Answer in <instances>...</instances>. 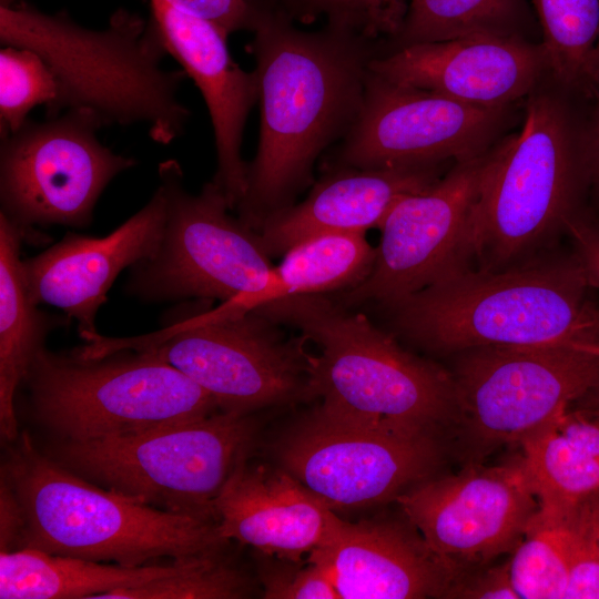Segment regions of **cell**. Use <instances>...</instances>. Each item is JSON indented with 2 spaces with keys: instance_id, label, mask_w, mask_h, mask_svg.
<instances>
[{
  "instance_id": "6da1fadb",
  "label": "cell",
  "mask_w": 599,
  "mask_h": 599,
  "mask_svg": "<svg viewBox=\"0 0 599 599\" xmlns=\"http://www.w3.org/2000/svg\"><path fill=\"white\" fill-rule=\"evenodd\" d=\"M382 48V40L327 23L298 29L287 14L253 33L245 49L255 61L260 136L235 209L246 226L257 231L312 182L317 158L354 125Z\"/></svg>"
},
{
  "instance_id": "7a4b0ae2",
  "label": "cell",
  "mask_w": 599,
  "mask_h": 599,
  "mask_svg": "<svg viewBox=\"0 0 599 599\" xmlns=\"http://www.w3.org/2000/svg\"><path fill=\"white\" fill-rule=\"evenodd\" d=\"M0 43L34 50L52 70L58 99L45 118L90 111L104 126L142 124L163 145L186 128L191 113L177 97L186 73L161 67L167 52L151 19L121 8L90 29L65 11L0 6Z\"/></svg>"
},
{
  "instance_id": "3957f363",
  "label": "cell",
  "mask_w": 599,
  "mask_h": 599,
  "mask_svg": "<svg viewBox=\"0 0 599 599\" xmlns=\"http://www.w3.org/2000/svg\"><path fill=\"white\" fill-rule=\"evenodd\" d=\"M590 287L577 260L460 267L385 308L395 328L434 351L571 347L599 343V305Z\"/></svg>"
},
{
  "instance_id": "277c9868",
  "label": "cell",
  "mask_w": 599,
  "mask_h": 599,
  "mask_svg": "<svg viewBox=\"0 0 599 599\" xmlns=\"http://www.w3.org/2000/svg\"><path fill=\"white\" fill-rule=\"evenodd\" d=\"M14 441L1 466V480L21 514L14 550L135 567L194 557L227 542L216 521L99 486L41 453L27 433Z\"/></svg>"
},
{
  "instance_id": "5b68a950",
  "label": "cell",
  "mask_w": 599,
  "mask_h": 599,
  "mask_svg": "<svg viewBox=\"0 0 599 599\" xmlns=\"http://www.w3.org/2000/svg\"><path fill=\"white\" fill-rule=\"evenodd\" d=\"M254 311L314 343V390L349 419L435 433L456 416L453 376L404 351L363 313L328 295L286 296Z\"/></svg>"
},
{
  "instance_id": "8992f818",
  "label": "cell",
  "mask_w": 599,
  "mask_h": 599,
  "mask_svg": "<svg viewBox=\"0 0 599 599\" xmlns=\"http://www.w3.org/2000/svg\"><path fill=\"white\" fill-rule=\"evenodd\" d=\"M537 88L520 131L496 145L468 220L465 266L516 265L570 220L583 139L558 95Z\"/></svg>"
},
{
  "instance_id": "52a82bcc",
  "label": "cell",
  "mask_w": 599,
  "mask_h": 599,
  "mask_svg": "<svg viewBox=\"0 0 599 599\" xmlns=\"http://www.w3.org/2000/svg\"><path fill=\"white\" fill-rule=\"evenodd\" d=\"M210 300L171 311L151 334L111 338L95 334L89 355L116 349L149 352L177 368L215 400L219 410L240 415L315 396V355L304 336L287 337L256 311L230 313Z\"/></svg>"
},
{
  "instance_id": "ba28073f",
  "label": "cell",
  "mask_w": 599,
  "mask_h": 599,
  "mask_svg": "<svg viewBox=\"0 0 599 599\" xmlns=\"http://www.w3.org/2000/svg\"><path fill=\"white\" fill-rule=\"evenodd\" d=\"M35 420L58 441H91L196 420L219 410L195 382L149 352L35 354L23 379Z\"/></svg>"
},
{
  "instance_id": "9c48e42d",
  "label": "cell",
  "mask_w": 599,
  "mask_h": 599,
  "mask_svg": "<svg viewBox=\"0 0 599 599\" xmlns=\"http://www.w3.org/2000/svg\"><path fill=\"white\" fill-rule=\"evenodd\" d=\"M253 436L251 415L217 410L122 437L57 441L48 455L104 488L217 522L214 501Z\"/></svg>"
},
{
  "instance_id": "30bf717a",
  "label": "cell",
  "mask_w": 599,
  "mask_h": 599,
  "mask_svg": "<svg viewBox=\"0 0 599 599\" xmlns=\"http://www.w3.org/2000/svg\"><path fill=\"white\" fill-rule=\"evenodd\" d=\"M158 175L166 204L162 241L130 268L124 292L146 303L219 300L231 313L251 312L273 271L257 232L230 214L213 180L190 193L174 159L161 162Z\"/></svg>"
},
{
  "instance_id": "8fae6325",
  "label": "cell",
  "mask_w": 599,
  "mask_h": 599,
  "mask_svg": "<svg viewBox=\"0 0 599 599\" xmlns=\"http://www.w3.org/2000/svg\"><path fill=\"white\" fill-rule=\"evenodd\" d=\"M92 112L68 110L0 136V214L31 236L34 226L87 227L110 182L133 167L98 136Z\"/></svg>"
},
{
  "instance_id": "7c38bea8",
  "label": "cell",
  "mask_w": 599,
  "mask_h": 599,
  "mask_svg": "<svg viewBox=\"0 0 599 599\" xmlns=\"http://www.w3.org/2000/svg\"><path fill=\"white\" fill-rule=\"evenodd\" d=\"M434 433L334 415L318 405L282 438L285 470L329 509L397 497L439 461Z\"/></svg>"
},
{
  "instance_id": "4fadbf2b",
  "label": "cell",
  "mask_w": 599,
  "mask_h": 599,
  "mask_svg": "<svg viewBox=\"0 0 599 599\" xmlns=\"http://www.w3.org/2000/svg\"><path fill=\"white\" fill-rule=\"evenodd\" d=\"M456 416L486 445L519 443L599 387V356L567 346L466 351L453 376Z\"/></svg>"
},
{
  "instance_id": "5bb4252c",
  "label": "cell",
  "mask_w": 599,
  "mask_h": 599,
  "mask_svg": "<svg viewBox=\"0 0 599 599\" xmlns=\"http://www.w3.org/2000/svg\"><path fill=\"white\" fill-rule=\"evenodd\" d=\"M509 111L392 83L369 68L361 112L332 166L398 169L461 161L501 140Z\"/></svg>"
},
{
  "instance_id": "9a60e30c",
  "label": "cell",
  "mask_w": 599,
  "mask_h": 599,
  "mask_svg": "<svg viewBox=\"0 0 599 599\" xmlns=\"http://www.w3.org/2000/svg\"><path fill=\"white\" fill-rule=\"evenodd\" d=\"M497 143L456 161L426 191L400 197L379 227L382 238L368 276L352 288L327 295L348 308L367 303L387 307L465 267L468 220Z\"/></svg>"
},
{
  "instance_id": "2e32d148",
  "label": "cell",
  "mask_w": 599,
  "mask_h": 599,
  "mask_svg": "<svg viewBox=\"0 0 599 599\" xmlns=\"http://www.w3.org/2000/svg\"><path fill=\"white\" fill-rule=\"evenodd\" d=\"M396 500L454 580L516 546L539 508L522 457L423 480Z\"/></svg>"
},
{
  "instance_id": "e0dca14e",
  "label": "cell",
  "mask_w": 599,
  "mask_h": 599,
  "mask_svg": "<svg viewBox=\"0 0 599 599\" xmlns=\"http://www.w3.org/2000/svg\"><path fill=\"white\" fill-rule=\"evenodd\" d=\"M369 68L392 83L502 108L538 87L548 61L541 44L522 37L477 34L397 48L375 57Z\"/></svg>"
},
{
  "instance_id": "ac0fdd59",
  "label": "cell",
  "mask_w": 599,
  "mask_h": 599,
  "mask_svg": "<svg viewBox=\"0 0 599 599\" xmlns=\"http://www.w3.org/2000/svg\"><path fill=\"white\" fill-rule=\"evenodd\" d=\"M166 204L158 186L149 202L105 236L68 233L40 254L22 260L27 292L74 319L80 336L97 334L95 317L118 275L151 257L162 241Z\"/></svg>"
},
{
  "instance_id": "d6986e66",
  "label": "cell",
  "mask_w": 599,
  "mask_h": 599,
  "mask_svg": "<svg viewBox=\"0 0 599 599\" xmlns=\"http://www.w3.org/2000/svg\"><path fill=\"white\" fill-rule=\"evenodd\" d=\"M151 20L164 44L200 90L213 126L216 173L233 210L244 196L247 164L242 159L248 114L258 102L255 71H245L231 55L229 35L215 24L167 0H150Z\"/></svg>"
},
{
  "instance_id": "ffe728a7",
  "label": "cell",
  "mask_w": 599,
  "mask_h": 599,
  "mask_svg": "<svg viewBox=\"0 0 599 599\" xmlns=\"http://www.w3.org/2000/svg\"><path fill=\"white\" fill-rule=\"evenodd\" d=\"M311 554L328 565L339 599L445 598L454 581L420 536L388 521L349 522L333 514Z\"/></svg>"
},
{
  "instance_id": "44dd1931",
  "label": "cell",
  "mask_w": 599,
  "mask_h": 599,
  "mask_svg": "<svg viewBox=\"0 0 599 599\" xmlns=\"http://www.w3.org/2000/svg\"><path fill=\"white\" fill-rule=\"evenodd\" d=\"M214 508L223 540L295 562L324 541L334 514L284 468L251 465L247 458L233 469Z\"/></svg>"
},
{
  "instance_id": "7402d4cb",
  "label": "cell",
  "mask_w": 599,
  "mask_h": 599,
  "mask_svg": "<svg viewBox=\"0 0 599 599\" xmlns=\"http://www.w3.org/2000/svg\"><path fill=\"white\" fill-rule=\"evenodd\" d=\"M438 166L332 169L304 201L266 219L256 231L258 240L271 257L319 234L379 229L400 197L424 192L440 179Z\"/></svg>"
},
{
  "instance_id": "603a6c76",
  "label": "cell",
  "mask_w": 599,
  "mask_h": 599,
  "mask_svg": "<svg viewBox=\"0 0 599 599\" xmlns=\"http://www.w3.org/2000/svg\"><path fill=\"white\" fill-rule=\"evenodd\" d=\"M539 509L564 515L599 491V419L561 413L520 441Z\"/></svg>"
},
{
  "instance_id": "cb8c5ba5",
  "label": "cell",
  "mask_w": 599,
  "mask_h": 599,
  "mask_svg": "<svg viewBox=\"0 0 599 599\" xmlns=\"http://www.w3.org/2000/svg\"><path fill=\"white\" fill-rule=\"evenodd\" d=\"M197 556L131 567L28 548L0 551V599H99L174 575Z\"/></svg>"
},
{
  "instance_id": "d4e9b609",
  "label": "cell",
  "mask_w": 599,
  "mask_h": 599,
  "mask_svg": "<svg viewBox=\"0 0 599 599\" xmlns=\"http://www.w3.org/2000/svg\"><path fill=\"white\" fill-rule=\"evenodd\" d=\"M27 233L0 214V432L19 437L16 394L45 337L63 322L34 304L24 284L21 245Z\"/></svg>"
},
{
  "instance_id": "484cf974",
  "label": "cell",
  "mask_w": 599,
  "mask_h": 599,
  "mask_svg": "<svg viewBox=\"0 0 599 599\" xmlns=\"http://www.w3.org/2000/svg\"><path fill=\"white\" fill-rule=\"evenodd\" d=\"M376 247L365 233H326L309 237L283 254L253 309L295 295H326L352 288L370 273Z\"/></svg>"
},
{
  "instance_id": "4316f807",
  "label": "cell",
  "mask_w": 599,
  "mask_h": 599,
  "mask_svg": "<svg viewBox=\"0 0 599 599\" xmlns=\"http://www.w3.org/2000/svg\"><path fill=\"white\" fill-rule=\"evenodd\" d=\"M529 20L526 0H409L399 31L383 41L384 52L477 34L522 37Z\"/></svg>"
},
{
  "instance_id": "83f0119b",
  "label": "cell",
  "mask_w": 599,
  "mask_h": 599,
  "mask_svg": "<svg viewBox=\"0 0 599 599\" xmlns=\"http://www.w3.org/2000/svg\"><path fill=\"white\" fill-rule=\"evenodd\" d=\"M548 69L564 84L593 80L599 0H532Z\"/></svg>"
},
{
  "instance_id": "f1b7e54d",
  "label": "cell",
  "mask_w": 599,
  "mask_h": 599,
  "mask_svg": "<svg viewBox=\"0 0 599 599\" xmlns=\"http://www.w3.org/2000/svg\"><path fill=\"white\" fill-rule=\"evenodd\" d=\"M565 515L538 508L509 562L512 586L522 599H565L569 540Z\"/></svg>"
},
{
  "instance_id": "f546056e",
  "label": "cell",
  "mask_w": 599,
  "mask_h": 599,
  "mask_svg": "<svg viewBox=\"0 0 599 599\" xmlns=\"http://www.w3.org/2000/svg\"><path fill=\"white\" fill-rule=\"evenodd\" d=\"M251 593L250 578L219 549L195 557L174 575L110 591L99 599H238Z\"/></svg>"
},
{
  "instance_id": "4dcf8cb0",
  "label": "cell",
  "mask_w": 599,
  "mask_h": 599,
  "mask_svg": "<svg viewBox=\"0 0 599 599\" xmlns=\"http://www.w3.org/2000/svg\"><path fill=\"white\" fill-rule=\"evenodd\" d=\"M57 99V80L39 53L24 47L1 45L0 136L19 130L38 105L44 106L45 116L50 115Z\"/></svg>"
},
{
  "instance_id": "1f68e13d",
  "label": "cell",
  "mask_w": 599,
  "mask_h": 599,
  "mask_svg": "<svg viewBox=\"0 0 599 599\" xmlns=\"http://www.w3.org/2000/svg\"><path fill=\"white\" fill-rule=\"evenodd\" d=\"M287 14L302 23L324 17L327 24L373 40L387 41L399 31L409 0H282Z\"/></svg>"
},
{
  "instance_id": "d6a6232c",
  "label": "cell",
  "mask_w": 599,
  "mask_h": 599,
  "mask_svg": "<svg viewBox=\"0 0 599 599\" xmlns=\"http://www.w3.org/2000/svg\"><path fill=\"white\" fill-rule=\"evenodd\" d=\"M569 581L565 599H599V491L566 516Z\"/></svg>"
},
{
  "instance_id": "836d02e7",
  "label": "cell",
  "mask_w": 599,
  "mask_h": 599,
  "mask_svg": "<svg viewBox=\"0 0 599 599\" xmlns=\"http://www.w3.org/2000/svg\"><path fill=\"white\" fill-rule=\"evenodd\" d=\"M167 1L190 14L215 24L227 35L238 31L254 33L274 18L287 14L282 0Z\"/></svg>"
},
{
  "instance_id": "e575fe53",
  "label": "cell",
  "mask_w": 599,
  "mask_h": 599,
  "mask_svg": "<svg viewBox=\"0 0 599 599\" xmlns=\"http://www.w3.org/2000/svg\"><path fill=\"white\" fill-rule=\"evenodd\" d=\"M262 582L265 599H339L328 565L314 554L298 568L267 569Z\"/></svg>"
},
{
  "instance_id": "d590c367",
  "label": "cell",
  "mask_w": 599,
  "mask_h": 599,
  "mask_svg": "<svg viewBox=\"0 0 599 599\" xmlns=\"http://www.w3.org/2000/svg\"><path fill=\"white\" fill-rule=\"evenodd\" d=\"M445 598L519 599L509 572V564L457 577Z\"/></svg>"
},
{
  "instance_id": "8d00e7d4",
  "label": "cell",
  "mask_w": 599,
  "mask_h": 599,
  "mask_svg": "<svg viewBox=\"0 0 599 599\" xmlns=\"http://www.w3.org/2000/svg\"><path fill=\"white\" fill-rule=\"evenodd\" d=\"M566 227L576 246V260L582 266L591 287L599 288V224L570 219Z\"/></svg>"
},
{
  "instance_id": "74e56055",
  "label": "cell",
  "mask_w": 599,
  "mask_h": 599,
  "mask_svg": "<svg viewBox=\"0 0 599 599\" xmlns=\"http://www.w3.org/2000/svg\"><path fill=\"white\" fill-rule=\"evenodd\" d=\"M593 150L597 159L598 171H599V105L596 119V126L593 132Z\"/></svg>"
},
{
  "instance_id": "f35d334b",
  "label": "cell",
  "mask_w": 599,
  "mask_h": 599,
  "mask_svg": "<svg viewBox=\"0 0 599 599\" xmlns=\"http://www.w3.org/2000/svg\"><path fill=\"white\" fill-rule=\"evenodd\" d=\"M571 347L599 356V343L576 344Z\"/></svg>"
},
{
  "instance_id": "ab89813d",
  "label": "cell",
  "mask_w": 599,
  "mask_h": 599,
  "mask_svg": "<svg viewBox=\"0 0 599 599\" xmlns=\"http://www.w3.org/2000/svg\"><path fill=\"white\" fill-rule=\"evenodd\" d=\"M593 81L599 84V38L596 44L593 55Z\"/></svg>"
},
{
  "instance_id": "60d3db41",
  "label": "cell",
  "mask_w": 599,
  "mask_h": 599,
  "mask_svg": "<svg viewBox=\"0 0 599 599\" xmlns=\"http://www.w3.org/2000/svg\"><path fill=\"white\" fill-rule=\"evenodd\" d=\"M593 393V406H595V416L599 419V387L592 390Z\"/></svg>"
}]
</instances>
